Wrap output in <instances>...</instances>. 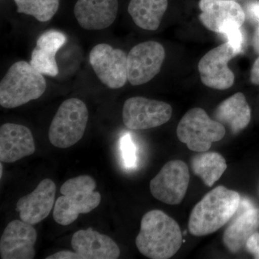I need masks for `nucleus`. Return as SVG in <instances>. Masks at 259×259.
Returning <instances> with one entry per match:
<instances>
[{"label":"nucleus","instance_id":"2","mask_svg":"<svg viewBox=\"0 0 259 259\" xmlns=\"http://www.w3.org/2000/svg\"><path fill=\"white\" fill-rule=\"evenodd\" d=\"M241 196L219 186L194 206L189 220V231L195 236L212 234L224 226L239 209Z\"/></svg>","mask_w":259,"mask_h":259},{"label":"nucleus","instance_id":"19","mask_svg":"<svg viewBox=\"0 0 259 259\" xmlns=\"http://www.w3.org/2000/svg\"><path fill=\"white\" fill-rule=\"evenodd\" d=\"M66 42L63 32L55 30L44 32L37 40L36 47L32 51L30 64L42 75L56 76L59 68L56 61L58 51Z\"/></svg>","mask_w":259,"mask_h":259},{"label":"nucleus","instance_id":"29","mask_svg":"<svg viewBox=\"0 0 259 259\" xmlns=\"http://www.w3.org/2000/svg\"><path fill=\"white\" fill-rule=\"evenodd\" d=\"M250 80L254 84L259 85V57L255 60L252 68Z\"/></svg>","mask_w":259,"mask_h":259},{"label":"nucleus","instance_id":"30","mask_svg":"<svg viewBox=\"0 0 259 259\" xmlns=\"http://www.w3.org/2000/svg\"><path fill=\"white\" fill-rule=\"evenodd\" d=\"M253 45L255 51L259 54V26L257 28L254 35H253Z\"/></svg>","mask_w":259,"mask_h":259},{"label":"nucleus","instance_id":"20","mask_svg":"<svg viewBox=\"0 0 259 259\" xmlns=\"http://www.w3.org/2000/svg\"><path fill=\"white\" fill-rule=\"evenodd\" d=\"M215 120L229 126L237 134L249 124L251 112L243 93H238L220 104L214 114Z\"/></svg>","mask_w":259,"mask_h":259},{"label":"nucleus","instance_id":"23","mask_svg":"<svg viewBox=\"0 0 259 259\" xmlns=\"http://www.w3.org/2000/svg\"><path fill=\"white\" fill-rule=\"evenodd\" d=\"M18 13L30 15L37 21H49L57 13L60 0H14Z\"/></svg>","mask_w":259,"mask_h":259},{"label":"nucleus","instance_id":"10","mask_svg":"<svg viewBox=\"0 0 259 259\" xmlns=\"http://www.w3.org/2000/svg\"><path fill=\"white\" fill-rule=\"evenodd\" d=\"M164 48L159 42L138 44L127 54V81L139 86L151 81L159 73L165 59Z\"/></svg>","mask_w":259,"mask_h":259},{"label":"nucleus","instance_id":"18","mask_svg":"<svg viewBox=\"0 0 259 259\" xmlns=\"http://www.w3.org/2000/svg\"><path fill=\"white\" fill-rule=\"evenodd\" d=\"M240 205L243 211L226 228L223 238L226 248L233 253L239 251L259 228V209L248 199L241 200Z\"/></svg>","mask_w":259,"mask_h":259},{"label":"nucleus","instance_id":"22","mask_svg":"<svg viewBox=\"0 0 259 259\" xmlns=\"http://www.w3.org/2000/svg\"><path fill=\"white\" fill-rule=\"evenodd\" d=\"M194 175L200 177L204 185L211 187L220 180L227 168L226 159L217 152H202L192 158Z\"/></svg>","mask_w":259,"mask_h":259},{"label":"nucleus","instance_id":"25","mask_svg":"<svg viewBox=\"0 0 259 259\" xmlns=\"http://www.w3.org/2000/svg\"><path fill=\"white\" fill-rule=\"evenodd\" d=\"M226 35L228 42L233 47L237 54H240L243 50V46L244 44V37L240 27H233L227 30L223 33Z\"/></svg>","mask_w":259,"mask_h":259},{"label":"nucleus","instance_id":"3","mask_svg":"<svg viewBox=\"0 0 259 259\" xmlns=\"http://www.w3.org/2000/svg\"><path fill=\"white\" fill-rule=\"evenodd\" d=\"M96 187V182L88 175L65 182L60 189L62 196L56 199L54 206V221L61 226H69L80 214H87L97 208L101 202V194L95 192Z\"/></svg>","mask_w":259,"mask_h":259},{"label":"nucleus","instance_id":"8","mask_svg":"<svg viewBox=\"0 0 259 259\" xmlns=\"http://www.w3.org/2000/svg\"><path fill=\"white\" fill-rule=\"evenodd\" d=\"M190 183L187 165L181 160L166 163L150 182V190L155 198L163 203L175 205L185 198Z\"/></svg>","mask_w":259,"mask_h":259},{"label":"nucleus","instance_id":"31","mask_svg":"<svg viewBox=\"0 0 259 259\" xmlns=\"http://www.w3.org/2000/svg\"><path fill=\"white\" fill-rule=\"evenodd\" d=\"M3 163H1L0 164V177H3Z\"/></svg>","mask_w":259,"mask_h":259},{"label":"nucleus","instance_id":"24","mask_svg":"<svg viewBox=\"0 0 259 259\" xmlns=\"http://www.w3.org/2000/svg\"><path fill=\"white\" fill-rule=\"evenodd\" d=\"M120 148L125 166L127 168H136L137 164L136 148L131 135L127 134L122 136L120 140Z\"/></svg>","mask_w":259,"mask_h":259},{"label":"nucleus","instance_id":"7","mask_svg":"<svg viewBox=\"0 0 259 259\" xmlns=\"http://www.w3.org/2000/svg\"><path fill=\"white\" fill-rule=\"evenodd\" d=\"M90 63L98 79L110 89H120L127 81V55L107 44L92 49Z\"/></svg>","mask_w":259,"mask_h":259},{"label":"nucleus","instance_id":"28","mask_svg":"<svg viewBox=\"0 0 259 259\" xmlns=\"http://www.w3.org/2000/svg\"><path fill=\"white\" fill-rule=\"evenodd\" d=\"M247 11L250 18L259 23V0L250 2L247 6Z\"/></svg>","mask_w":259,"mask_h":259},{"label":"nucleus","instance_id":"11","mask_svg":"<svg viewBox=\"0 0 259 259\" xmlns=\"http://www.w3.org/2000/svg\"><path fill=\"white\" fill-rule=\"evenodd\" d=\"M237 55L236 51L228 42L207 52L198 64L202 83L214 90L231 88L234 83L235 75L228 67V62Z\"/></svg>","mask_w":259,"mask_h":259},{"label":"nucleus","instance_id":"13","mask_svg":"<svg viewBox=\"0 0 259 259\" xmlns=\"http://www.w3.org/2000/svg\"><path fill=\"white\" fill-rule=\"evenodd\" d=\"M36 230L20 220L12 221L5 228L0 239L2 259H32L37 241Z\"/></svg>","mask_w":259,"mask_h":259},{"label":"nucleus","instance_id":"6","mask_svg":"<svg viewBox=\"0 0 259 259\" xmlns=\"http://www.w3.org/2000/svg\"><path fill=\"white\" fill-rule=\"evenodd\" d=\"M177 137L195 152H206L214 142L224 138L226 128L217 120H212L203 109H191L181 119L177 129Z\"/></svg>","mask_w":259,"mask_h":259},{"label":"nucleus","instance_id":"4","mask_svg":"<svg viewBox=\"0 0 259 259\" xmlns=\"http://www.w3.org/2000/svg\"><path fill=\"white\" fill-rule=\"evenodd\" d=\"M47 90L44 75L30 63L20 61L10 66L0 82V105L13 109L37 100Z\"/></svg>","mask_w":259,"mask_h":259},{"label":"nucleus","instance_id":"15","mask_svg":"<svg viewBox=\"0 0 259 259\" xmlns=\"http://www.w3.org/2000/svg\"><path fill=\"white\" fill-rule=\"evenodd\" d=\"M118 13V0H77L75 18L81 28L100 30L112 25Z\"/></svg>","mask_w":259,"mask_h":259},{"label":"nucleus","instance_id":"26","mask_svg":"<svg viewBox=\"0 0 259 259\" xmlns=\"http://www.w3.org/2000/svg\"><path fill=\"white\" fill-rule=\"evenodd\" d=\"M247 250L254 255V258L259 259V233H253L250 236L245 243Z\"/></svg>","mask_w":259,"mask_h":259},{"label":"nucleus","instance_id":"9","mask_svg":"<svg viewBox=\"0 0 259 259\" xmlns=\"http://www.w3.org/2000/svg\"><path fill=\"white\" fill-rule=\"evenodd\" d=\"M171 105L142 97L129 98L122 108L124 125L131 130H147L166 123L171 119Z\"/></svg>","mask_w":259,"mask_h":259},{"label":"nucleus","instance_id":"5","mask_svg":"<svg viewBox=\"0 0 259 259\" xmlns=\"http://www.w3.org/2000/svg\"><path fill=\"white\" fill-rule=\"evenodd\" d=\"M89 120V112L84 102L70 98L58 109L49 131V139L56 148L71 147L84 134Z\"/></svg>","mask_w":259,"mask_h":259},{"label":"nucleus","instance_id":"27","mask_svg":"<svg viewBox=\"0 0 259 259\" xmlns=\"http://www.w3.org/2000/svg\"><path fill=\"white\" fill-rule=\"evenodd\" d=\"M47 259H82V257L76 252L69 250H61L54 254L49 255Z\"/></svg>","mask_w":259,"mask_h":259},{"label":"nucleus","instance_id":"21","mask_svg":"<svg viewBox=\"0 0 259 259\" xmlns=\"http://www.w3.org/2000/svg\"><path fill=\"white\" fill-rule=\"evenodd\" d=\"M168 8V0H131L128 13L135 24L146 30L159 27Z\"/></svg>","mask_w":259,"mask_h":259},{"label":"nucleus","instance_id":"12","mask_svg":"<svg viewBox=\"0 0 259 259\" xmlns=\"http://www.w3.org/2000/svg\"><path fill=\"white\" fill-rule=\"evenodd\" d=\"M199 6V20L211 31L223 34L233 27L241 28L244 23V10L234 0H200Z\"/></svg>","mask_w":259,"mask_h":259},{"label":"nucleus","instance_id":"14","mask_svg":"<svg viewBox=\"0 0 259 259\" xmlns=\"http://www.w3.org/2000/svg\"><path fill=\"white\" fill-rule=\"evenodd\" d=\"M56 187L49 179L42 180L35 190L21 197L15 210L20 213V220L29 224H37L50 214L55 202Z\"/></svg>","mask_w":259,"mask_h":259},{"label":"nucleus","instance_id":"1","mask_svg":"<svg viewBox=\"0 0 259 259\" xmlns=\"http://www.w3.org/2000/svg\"><path fill=\"white\" fill-rule=\"evenodd\" d=\"M182 243L180 227L173 218L158 209L144 214L136 244L145 256L151 259L171 258L180 249Z\"/></svg>","mask_w":259,"mask_h":259},{"label":"nucleus","instance_id":"17","mask_svg":"<svg viewBox=\"0 0 259 259\" xmlns=\"http://www.w3.org/2000/svg\"><path fill=\"white\" fill-rule=\"evenodd\" d=\"M71 246L82 259H116L120 254L118 245L110 237L92 228L76 232L71 238Z\"/></svg>","mask_w":259,"mask_h":259},{"label":"nucleus","instance_id":"16","mask_svg":"<svg viewBox=\"0 0 259 259\" xmlns=\"http://www.w3.org/2000/svg\"><path fill=\"white\" fill-rule=\"evenodd\" d=\"M35 151V141L30 130L15 123H5L0 127V160L14 163Z\"/></svg>","mask_w":259,"mask_h":259}]
</instances>
